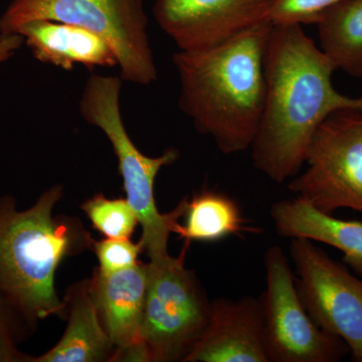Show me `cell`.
Here are the masks:
<instances>
[{"label":"cell","instance_id":"2e32d148","mask_svg":"<svg viewBox=\"0 0 362 362\" xmlns=\"http://www.w3.org/2000/svg\"><path fill=\"white\" fill-rule=\"evenodd\" d=\"M182 218L185 223H178L173 233L187 244L220 242L232 235L259 232L249 226L233 197L216 190L204 189L187 199Z\"/></svg>","mask_w":362,"mask_h":362},{"label":"cell","instance_id":"8992f818","mask_svg":"<svg viewBox=\"0 0 362 362\" xmlns=\"http://www.w3.org/2000/svg\"><path fill=\"white\" fill-rule=\"evenodd\" d=\"M180 256L149 261L141 341L149 362L185 361L209 323L211 302Z\"/></svg>","mask_w":362,"mask_h":362},{"label":"cell","instance_id":"e0dca14e","mask_svg":"<svg viewBox=\"0 0 362 362\" xmlns=\"http://www.w3.org/2000/svg\"><path fill=\"white\" fill-rule=\"evenodd\" d=\"M315 25L321 51L337 70L362 78V0H343L324 11Z\"/></svg>","mask_w":362,"mask_h":362},{"label":"cell","instance_id":"4fadbf2b","mask_svg":"<svg viewBox=\"0 0 362 362\" xmlns=\"http://www.w3.org/2000/svg\"><path fill=\"white\" fill-rule=\"evenodd\" d=\"M33 56L45 64L71 70L118 66L111 45L97 33L85 28L52 21H33L18 28Z\"/></svg>","mask_w":362,"mask_h":362},{"label":"cell","instance_id":"d6986e66","mask_svg":"<svg viewBox=\"0 0 362 362\" xmlns=\"http://www.w3.org/2000/svg\"><path fill=\"white\" fill-rule=\"evenodd\" d=\"M35 328L0 292V362H32L33 356L21 351L20 344Z\"/></svg>","mask_w":362,"mask_h":362},{"label":"cell","instance_id":"5bb4252c","mask_svg":"<svg viewBox=\"0 0 362 362\" xmlns=\"http://www.w3.org/2000/svg\"><path fill=\"white\" fill-rule=\"evenodd\" d=\"M66 330L58 343L32 362H113L116 349L98 312L90 278L66 290Z\"/></svg>","mask_w":362,"mask_h":362},{"label":"cell","instance_id":"30bf717a","mask_svg":"<svg viewBox=\"0 0 362 362\" xmlns=\"http://www.w3.org/2000/svg\"><path fill=\"white\" fill-rule=\"evenodd\" d=\"M274 0H156L159 28L178 51H199L235 39L265 23Z\"/></svg>","mask_w":362,"mask_h":362},{"label":"cell","instance_id":"8fae6325","mask_svg":"<svg viewBox=\"0 0 362 362\" xmlns=\"http://www.w3.org/2000/svg\"><path fill=\"white\" fill-rule=\"evenodd\" d=\"M90 289L100 318L115 346L113 362H149L141 341L148 263L106 273L95 269Z\"/></svg>","mask_w":362,"mask_h":362},{"label":"cell","instance_id":"44dd1931","mask_svg":"<svg viewBox=\"0 0 362 362\" xmlns=\"http://www.w3.org/2000/svg\"><path fill=\"white\" fill-rule=\"evenodd\" d=\"M99 262L100 270L113 273L135 266L140 254L144 252L141 240L133 243L130 239L93 240L92 247Z\"/></svg>","mask_w":362,"mask_h":362},{"label":"cell","instance_id":"52a82bcc","mask_svg":"<svg viewBox=\"0 0 362 362\" xmlns=\"http://www.w3.org/2000/svg\"><path fill=\"white\" fill-rule=\"evenodd\" d=\"M305 164L306 170L288 185L295 197L325 214H362V112L328 117L312 138Z\"/></svg>","mask_w":362,"mask_h":362},{"label":"cell","instance_id":"5b68a950","mask_svg":"<svg viewBox=\"0 0 362 362\" xmlns=\"http://www.w3.org/2000/svg\"><path fill=\"white\" fill-rule=\"evenodd\" d=\"M52 21L87 28L111 45L120 78L146 86L157 80L143 0H13L0 16V35H16L33 21Z\"/></svg>","mask_w":362,"mask_h":362},{"label":"cell","instance_id":"ac0fdd59","mask_svg":"<svg viewBox=\"0 0 362 362\" xmlns=\"http://www.w3.org/2000/svg\"><path fill=\"white\" fill-rule=\"evenodd\" d=\"M80 209L93 228L108 239H131L139 225L127 199H108L103 194H98L83 202Z\"/></svg>","mask_w":362,"mask_h":362},{"label":"cell","instance_id":"9a60e30c","mask_svg":"<svg viewBox=\"0 0 362 362\" xmlns=\"http://www.w3.org/2000/svg\"><path fill=\"white\" fill-rule=\"evenodd\" d=\"M276 232L285 239H308L339 250L347 265L362 277V223L334 218L294 197L272 204Z\"/></svg>","mask_w":362,"mask_h":362},{"label":"cell","instance_id":"ba28073f","mask_svg":"<svg viewBox=\"0 0 362 362\" xmlns=\"http://www.w3.org/2000/svg\"><path fill=\"white\" fill-rule=\"evenodd\" d=\"M266 291L262 295L264 339L269 362H337L346 343L319 327L302 303L289 259L279 246L265 252Z\"/></svg>","mask_w":362,"mask_h":362},{"label":"cell","instance_id":"7402d4cb","mask_svg":"<svg viewBox=\"0 0 362 362\" xmlns=\"http://www.w3.org/2000/svg\"><path fill=\"white\" fill-rule=\"evenodd\" d=\"M23 44V37L20 35H0V64L13 58Z\"/></svg>","mask_w":362,"mask_h":362},{"label":"cell","instance_id":"3957f363","mask_svg":"<svg viewBox=\"0 0 362 362\" xmlns=\"http://www.w3.org/2000/svg\"><path fill=\"white\" fill-rule=\"evenodd\" d=\"M64 187L54 185L20 211L16 197L0 199V292L33 328L66 315L56 288L57 272L69 257L90 250L93 239L76 216H54Z\"/></svg>","mask_w":362,"mask_h":362},{"label":"cell","instance_id":"7a4b0ae2","mask_svg":"<svg viewBox=\"0 0 362 362\" xmlns=\"http://www.w3.org/2000/svg\"><path fill=\"white\" fill-rule=\"evenodd\" d=\"M272 23L216 47L177 51L180 110L226 156L251 148L265 103V52Z\"/></svg>","mask_w":362,"mask_h":362},{"label":"cell","instance_id":"6da1fadb","mask_svg":"<svg viewBox=\"0 0 362 362\" xmlns=\"http://www.w3.org/2000/svg\"><path fill=\"white\" fill-rule=\"evenodd\" d=\"M264 66L265 103L252 143V163L282 183L299 175L319 126L337 112H362V96L335 89L337 69L298 23L272 25Z\"/></svg>","mask_w":362,"mask_h":362},{"label":"cell","instance_id":"9c48e42d","mask_svg":"<svg viewBox=\"0 0 362 362\" xmlns=\"http://www.w3.org/2000/svg\"><path fill=\"white\" fill-rule=\"evenodd\" d=\"M290 258L302 303L314 322L349 346L362 362V278L308 239H291Z\"/></svg>","mask_w":362,"mask_h":362},{"label":"cell","instance_id":"7c38bea8","mask_svg":"<svg viewBox=\"0 0 362 362\" xmlns=\"http://www.w3.org/2000/svg\"><path fill=\"white\" fill-rule=\"evenodd\" d=\"M183 362H269L262 298L211 301L206 329Z\"/></svg>","mask_w":362,"mask_h":362},{"label":"cell","instance_id":"ffe728a7","mask_svg":"<svg viewBox=\"0 0 362 362\" xmlns=\"http://www.w3.org/2000/svg\"><path fill=\"white\" fill-rule=\"evenodd\" d=\"M343 0H274L267 21L272 25H315L319 16Z\"/></svg>","mask_w":362,"mask_h":362},{"label":"cell","instance_id":"277c9868","mask_svg":"<svg viewBox=\"0 0 362 362\" xmlns=\"http://www.w3.org/2000/svg\"><path fill=\"white\" fill-rule=\"evenodd\" d=\"M121 88L122 78L116 76H90L78 107L86 122L101 130L110 142L118 160L126 199L142 228L143 249L149 261H159L169 256V239L185 214L187 199L173 211L161 214L157 209L154 185L159 171L175 163L180 153L175 148H169L160 156L150 157L138 149L126 130L121 114Z\"/></svg>","mask_w":362,"mask_h":362}]
</instances>
